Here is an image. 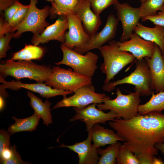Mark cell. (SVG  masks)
Segmentation results:
<instances>
[{
  "mask_svg": "<svg viewBox=\"0 0 164 164\" xmlns=\"http://www.w3.org/2000/svg\"><path fill=\"white\" fill-rule=\"evenodd\" d=\"M4 105V101L2 96L0 95V110L2 111L3 109Z\"/></svg>",
  "mask_w": 164,
  "mask_h": 164,
  "instance_id": "42",
  "label": "cell"
},
{
  "mask_svg": "<svg viewBox=\"0 0 164 164\" xmlns=\"http://www.w3.org/2000/svg\"><path fill=\"white\" fill-rule=\"evenodd\" d=\"M66 16L69 30L65 33V41L62 44L73 50L85 44L90 37L84 30L81 21L76 15L69 14Z\"/></svg>",
  "mask_w": 164,
  "mask_h": 164,
  "instance_id": "15",
  "label": "cell"
},
{
  "mask_svg": "<svg viewBox=\"0 0 164 164\" xmlns=\"http://www.w3.org/2000/svg\"><path fill=\"white\" fill-rule=\"evenodd\" d=\"M15 32H9L0 38V59L5 58L7 56L6 52L11 47L9 43L11 39L13 38Z\"/></svg>",
  "mask_w": 164,
  "mask_h": 164,
  "instance_id": "32",
  "label": "cell"
},
{
  "mask_svg": "<svg viewBox=\"0 0 164 164\" xmlns=\"http://www.w3.org/2000/svg\"><path fill=\"white\" fill-rule=\"evenodd\" d=\"M117 11V19L120 21L122 28V32L120 41L122 42L130 39L134 29L139 23L141 17L139 8L133 7L126 3L118 2L113 5Z\"/></svg>",
  "mask_w": 164,
  "mask_h": 164,
  "instance_id": "12",
  "label": "cell"
},
{
  "mask_svg": "<svg viewBox=\"0 0 164 164\" xmlns=\"http://www.w3.org/2000/svg\"><path fill=\"white\" fill-rule=\"evenodd\" d=\"M116 160L118 164H140L135 154L123 144L119 149Z\"/></svg>",
  "mask_w": 164,
  "mask_h": 164,
  "instance_id": "29",
  "label": "cell"
},
{
  "mask_svg": "<svg viewBox=\"0 0 164 164\" xmlns=\"http://www.w3.org/2000/svg\"><path fill=\"white\" fill-rule=\"evenodd\" d=\"M89 0H78L75 9V14L79 18L84 30L91 37L99 29L102 22L99 15L94 13L91 9Z\"/></svg>",
  "mask_w": 164,
  "mask_h": 164,
  "instance_id": "17",
  "label": "cell"
},
{
  "mask_svg": "<svg viewBox=\"0 0 164 164\" xmlns=\"http://www.w3.org/2000/svg\"><path fill=\"white\" fill-rule=\"evenodd\" d=\"M117 42L120 50L130 53L136 60L151 58L155 50L154 43L142 39L135 32L129 39L122 42Z\"/></svg>",
  "mask_w": 164,
  "mask_h": 164,
  "instance_id": "13",
  "label": "cell"
},
{
  "mask_svg": "<svg viewBox=\"0 0 164 164\" xmlns=\"http://www.w3.org/2000/svg\"><path fill=\"white\" fill-rule=\"evenodd\" d=\"M11 135L4 129L0 130V152L4 149L9 148Z\"/></svg>",
  "mask_w": 164,
  "mask_h": 164,
  "instance_id": "36",
  "label": "cell"
},
{
  "mask_svg": "<svg viewBox=\"0 0 164 164\" xmlns=\"http://www.w3.org/2000/svg\"><path fill=\"white\" fill-rule=\"evenodd\" d=\"M152 164H164V162L161 158L154 156L152 159Z\"/></svg>",
  "mask_w": 164,
  "mask_h": 164,
  "instance_id": "40",
  "label": "cell"
},
{
  "mask_svg": "<svg viewBox=\"0 0 164 164\" xmlns=\"http://www.w3.org/2000/svg\"><path fill=\"white\" fill-rule=\"evenodd\" d=\"M92 141L97 149L107 145H111L120 141H123L113 130L105 128L99 123L95 124L91 130Z\"/></svg>",
  "mask_w": 164,
  "mask_h": 164,
  "instance_id": "21",
  "label": "cell"
},
{
  "mask_svg": "<svg viewBox=\"0 0 164 164\" xmlns=\"http://www.w3.org/2000/svg\"><path fill=\"white\" fill-rule=\"evenodd\" d=\"M60 48L63 53L61 61L56 63L58 66L63 64L70 67L75 72L80 75L92 77L97 68L98 56L89 51L84 55L79 54L65 46L62 44Z\"/></svg>",
  "mask_w": 164,
  "mask_h": 164,
  "instance_id": "7",
  "label": "cell"
},
{
  "mask_svg": "<svg viewBox=\"0 0 164 164\" xmlns=\"http://www.w3.org/2000/svg\"><path fill=\"white\" fill-rule=\"evenodd\" d=\"M45 50L42 47L33 45H26L24 47L14 53L11 59L15 61L39 60L43 56Z\"/></svg>",
  "mask_w": 164,
  "mask_h": 164,
  "instance_id": "25",
  "label": "cell"
},
{
  "mask_svg": "<svg viewBox=\"0 0 164 164\" xmlns=\"http://www.w3.org/2000/svg\"><path fill=\"white\" fill-rule=\"evenodd\" d=\"M108 97L105 93L96 92L94 86L91 84L80 87L72 96L63 98L57 103L52 109L70 107L82 108L92 104L103 103Z\"/></svg>",
  "mask_w": 164,
  "mask_h": 164,
  "instance_id": "9",
  "label": "cell"
},
{
  "mask_svg": "<svg viewBox=\"0 0 164 164\" xmlns=\"http://www.w3.org/2000/svg\"><path fill=\"white\" fill-rule=\"evenodd\" d=\"M118 21L114 15L109 14L104 27L101 31L96 32L85 44L73 50L79 54H83L91 50L99 49L105 43L114 38Z\"/></svg>",
  "mask_w": 164,
  "mask_h": 164,
  "instance_id": "11",
  "label": "cell"
},
{
  "mask_svg": "<svg viewBox=\"0 0 164 164\" xmlns=\"http://www.w3.org/2000/svg\"><path fill=\"white\" fill-rule=\"evenodd\" d=\"M0 82L3 84L0 85L1 91L5 90L6 88L17 90L24 88L32 92L39 93L42 97L47 99L58 95H61L63 98L67 95L73 93L70 91L58 90L52 88L45 83L26 84L17 80L8 82L0 77Z\"/></svg>",
  "mask_w": 164,
  "mask_h": 164,
  "instance_id": "14",
  "label": "cell"
},
{
  "mask_svg": "<svg viewBox=\"0 0 164 164\" xmlns=\"http://www.w3.org/2000/svg\"><path fill=\"white\" fill-rule=\"evenodd\" d=\"M27 95L30 99L29 105L34 109V113L43 120V124L47 126L52 123V115L50 108L52 103L47 100L43 102L41 99L29 91L27 92Z\"/></svg>",
  "mask_w": 164,
  "mask_h": 164,
  "instance_id": "22",
  "label": "cell"
},
{
  "mask_svg": "<svg viewBox=\"0 0 164 164\" xmlns=\"http://www.w3.org/2000/svg\"><path fill=\"white\" fill-rule=\"evenodd\" d=\"M99 50L104 60L100 69L106 74L104 84L110 82L120 70L136 59L131 53L120 50L115 40L109 41Z\"/></svg>",
  "mask_w": 164,
  "mask_h": 164,
  "instance_id": "3",
  "label": "cell"
},
{
  "mask_svg": "<svg viewBox=\"0 0 164 164\" xmlns=\"http://www.w3.org/2000/svg\"><path fill=\"white\" fill-rule=\"evenodd\" d=\"M152 94L150 100L143 104H139L138 107V114L144 115L152 111L162 112L164 110V92L156 94Z\"/></svg>",
  "mask_w": 164,
  "mask_h": 164,
  "instance_id": "26",
  "label": "cell"
},
{
  "mask_svg": "<svg viewBox=\"0 0 164 164\" xmlns=\"http://www.w3.org/2000/svg\"><path fill=\"white\" fill-rule=\"evenodd\" d=\"M68 29L67 16H60L53 24L47 26L41 34L33 36L31 43L33 45L38 46L40 43L44 44L51 40H56L63 44L65 41V33Z\"/></svg>",
  "mask_w": 164,
  "mask_h": 164,
  "instance_id": "16",
  "label": "cell"
},
{
  "mask_svg": "<svg viewBox=\"0 0 164 164\" xmlns=\"http://www.w3.org/2000/svg\"><path fill=\"white\" fill-rule=\"evenodd\" d=\"M12 118L15 121V122L10 125L8 129V132L11 135L19 132L35 130L40 118L34 113L31 116L25 118H17L15 117H12Z\"/></svg>",
  "mask_w": 164,
  "mask_h": 164,
  "instance_id": "24",
  "label": "cell"
},
{
  "mask_svg": "<svg viewBox=\"0 0 164 164\" xmlns=\"http://www.w3.org/2000/svg\"><path fill=\"white\" fill-rule=\"evenodd\" d=\"M91 130L88 132L87 139L72 145L63 144L58 147H65L77 154L79 164H97L99 160L97 149L91 144Z\"/></svg>",
  "mask_w": 164,
  "mask_h": 164,
  "instance_id": "19",
  "label": "cell"
},
{
  "mask_svg": "<svg viewBox=\"0 0 164 164\" xmlns=\"http://www.w3.org/2000/svg\"><path fill=\"white\" fill-rule=\"evenodd\" d=\"M18 0H0V12H2Z\"/></svg>",
  "mask_w": 164,
  "mask_h": 164,
  "instance_id": "38",
  "label": "cell"
},
{
  "mask_svg": "<svg viewBox=\"0 0 164 164\" xmlns=\"http://www.w3.org/2000/svg\"><path fill=\"white\" fill-rule=\"evenodd\" d=\"M164 6V0H147L142 3L139 9L141 18L156 15L161 11Z\"/></svg>",
  "mask_w": 164,
  "mask_h": 164,
  "instance_id": "28",
  "label": "cell"
},
{
  "mask_svg": "<svg viewBox=\"0 0 164 164\" xmlns=\"http://www.w3.org/2000/svg\"><path fill=\"white\" fill-rule=\"evenodd\" d=\"M12 152L9 148L3 149L0 152V161H5L9 159L12 157Z\"/></svg>",
  "mask_w": 164,
  "mask_h": 164,
  "instance_id": "39",
  "label": "cell"
},
{
  "mask_svg": "<svg viewBox=\"0 0 164 164\" xmlns=\"http://www.w3.org/2000/svg\"><path fill=\"white\" fill-rule=\"evenodd\" d=\"M154 27H149L139 22L134 32L142 39L154 43L161 49L164 58V27L155 25Z\"/></svg>",
  "mask_w": 164,
  "mask_h": 164,
  "instance_id": "20",
  "label": "cell"
},
{
  "mask_svg": "<svg viewBox=\"0 0 164 164\" xmlns=\"http://www.w3.org/2000/svg\"><path fill=\"white\" fill-rule=\"evenodd\" d=\"M116 94V98L111 100L108 97L103 103L97 104V108L103 111H113L117 115L115 118L124 120H129L138 114V107L141 101L138 93L130 92L125 95L117 88Z\"/></svg>",
  "mask_w": 164,
  "mask_h": 164,
  "instance_id": "5",
  "label": "cell"
},
{
  "mask_svg": "<svg viewBox=\"0 0 164 164\" xmlns=\"http://www.w3.org/2000/svg\"><path fill=\"white\" fill-rule=\"evenodd\" d=\"M136 68L129 75L114 82L104 84L103 90L108 92L114 90L117 85L128 84L134 86L135 91L141 96H149L154 91L151 89L152 79L150 70L145 58L136 60Z\"/></svg>",
  "mask_w": 164,
  "mask_h": 164,
  "instance_id": "4",
  "label": "cell"
},
{
  "mask_svg": "<svg viewBox=\"0 0 164 164\" xmlns=\"http://www.w3.org/2000/svg\"><path fill=\"white\" fill-rule=\"evenodd\" d=\"M147 0H139V1L141 3H142L145 2V1H146Z\"/></svg>",
  "mask_w": 164,
  "mask_h": 164,
  "instance_id": "43",
  "label": "cell"
},
{
  "mask_svg": "<svg viewBox=\"0 0 164 164\" xmlns=\"http://www.w3.org/2000/svg\"><path fill=\"white\" fill-rule=\"evenodd\" d=\"M97 104H92L82 108L73 107L75 114L69 121L73 122L80 120L84 122L86 126V130L88 132L96 124H105L107 121L114 120L116 118L117 115L114 111L110 110L108 112L105 113L96 108Z\"/></svg>",
  "mask_w": 164,
  "mask_h": 164,
  "instance_id": "10",
  "label": "cell"
},
{
  "mask_svg": "<svg viewBox=\"0 0 164 164\" xmlns=\"http://www.w3.org/2000/svg\"><path fill=\"white\" fill-rule=\"evenodd\" d=\"M145 58L151 76L152 90L155 91L156 93L164 92V58L159 46L155 44L152 56L150 58Z\"/></svg>",
  "mask_w": 164,
  "mask_h": 164,
  "instance_id": "18",
  "label": "cell"
},
{
  "mask_svg": "<svg viewBox=\"0 0 164 164\" xmlns=\"http://www.w3.org/2000/svg\"><path fill=\"white\" fill-rule=\"evenodd\" d=\"M108 123L140 164H152L158 152L155 145L164 143V114L156 111L138 114L129 120L115 118Z\"/></svg>",
  "mask_w": 164,
  "mask_h": 164,
  "instance_id": "1",
  "label": "cell"
},
{
  "mask_svg": "<svg viewBox=\"0 0 164 164\" xmlns=\"http://www.w3.org/2000/svg\"><path fill=\"white\" fill-rule=\"evenodd\" d=\"M29 7V4L23 5L21 7L8 22L13 28L18 25L23 20L26 15Z\"/></svg>",
  "mask_w": 164,
  "mask_h": 164,
  "instance_id": "31",
  "label": "cell"
},
{
  "mask_svg": "<svg viewBox=\"0 0 164 164\" xmlns=\"http://www.w3.org/2000/svg\"><path fill=\"white\" fill-rule=\"evenodd\" d=\"M122 144L116 142L110 145L104 149L100 148L97 149L99 157L98 164H114L119 149Z\"/></svg>",
  "mask_w": 164,
  "mask_h": 164,
  "instance_id": "27",
  "label": "cell"
},
{
  "mask_svg": "<svg viewBox=\"0 0 164 164\" xmlns=\"http://www.w3.org/2000/svg\"><path fill=\"white\" fill-rule=\"evenodd\" d=\"M52 69L51 75L45 84L53 88L74 93L80 87L92 84V77L78 74L71 68L54 66Z\"/></svg>",
  "mask_w": 164,
  "mask_h": 164,
  "instance_id": "8",
  "label": "cell"
},
{
  "mask_svg": "<svg viewBox=\"0 0 164 164\" xmlns=\"http://www.w3.org/2000/svg\"><path fill=\"white\" fill-rule=\"evenodd\" d=\"M52 71L49 66L39 65L31 60H18L11 59L2 61L0 64V77L5 79L11 76L17 80L24 78L43 83L50 77Z\"/></svg>",
  "mask_w": 164,
  "mask_h": 164,
  "instance_id": "2",
  "label": "cell"
},
{
  "mask_svg": "<svg viewBox=\"0 0 164 164\" xmlns=\"http://www.w3.org/2000/svg\"><path fill=\"white\" fill-rule=\"evenodd\" d=\"M38 0H30L29 7L25 18L18 25L12 29L15 32L13 38L17 39L25 32H31L33 36L41 34L45 29L50 25L46 18L50 15V7L48 5L39 9L36 5Z\"/></svg>",
  "mask_w": 164,
  "mask_h": 164,
  "instance_id": "6",
  "label": "cell"
},
{
  "mask_svg": "<svg viewBox=\"0 0 164 164\" xmlns=\"http://www.w3.org/2000/svg\"><path fill=\"white\" fill-rule=\"evenodd\" d=\"M9 148L12 152L11 157L9 159L0 161L1 164H26L30 163L28 162L24 161L22 159L19 153L16 150V147L15 144L12 146H10Z\"/></svg>",
  "mask_w": 164,
  "mask_h": 164,
  "instance_id": "33",
  "label": "cell"
},
{
  "mask_svg": "<svg viewBox=\"0 0 164 164\" xmlns=\"http://www.w3.org/2000/svg\"><path fill=\"white\" fill-rule=\"evenodd\" d=\"M51 3L50 16L51 19L57 16H67L75 14V9L78 0H45Z\"/></svg>",
  "mask_w": 164,
  "mask_h": 164,
  "instance_id": "23",
  "label": "cell"
},
{
  "mask_svg": "<svg viewBox=\"0 0 164 164\" xmlns=\"http://www.w3.org/2000/svg\"><path fill=\"white\" fill-rule=\"evenodd\" d=\"M141 20L142 22L149 20L155 25L164 27V6L162 9L158 12L156 15L141 18Z\"/></svg>",
  "mask_w": 164,
  "mask_h": 164,
  "instance_id": "34",
  "label": "cell"
},
{
  "mask_svg": "<svg viewBox=\"0 0 164 164\" xmlns=\"http://www.w3.org/2000/svg\"><path fill=\"white\" fill-rule=\"evenodd\" d=\"M0 38L9 32H12L13 28L8 22L5 21L4 18V14L0 13Z\"/></svg>",
  "mask_w": 164,
  "mask_h": 164,
  "instance_id": "37",
  "label": "cell"
},
{
  "mask_svg": "<svg viewBox=\"0 0 164 164\" xmlns=\"http://www.w3.org/2000/svg\"><path fill=\"white\" fill-rule=\"evenodd\" d=\"M159 151H160L164 155V143L157 144L155 146Z\"/></svg>",
  "mask_w": 164,
  "mask_h": 164,
  "instance_id": "41",
  "label": "cell"
},
{
  "mask_svg": "<svg viewBox=\"0 0 164 164\" xmlns=\"http://www.w3.org/2000/svg\"><path fill=\"white\" fill-rule=\"evenodd\" d=\"M94 12L97 15L110 6L114 5L118 0H89Z\"/></svg>",
  "mask_w": 164,
  "mask_h": 164,
  "instance_id": "30",
  "label": "cell"
},
{
  "mask_svg": "<svg viewBox=\"0 0 164 164\" xmlns=\"http://www.w3.org/2000/svg\"><path fill=\"white\" fill-rule=\"evenodd\" d=\"M23 5L18 0L10 7L6 9L4 11V14L5 20L7 22L10 20L18 9Z\"/></svg>",
  "mask_w": 164,
  "mask_h": 164,
  "instance_id": "35",
  "label": "cell"
}]
</instances>
